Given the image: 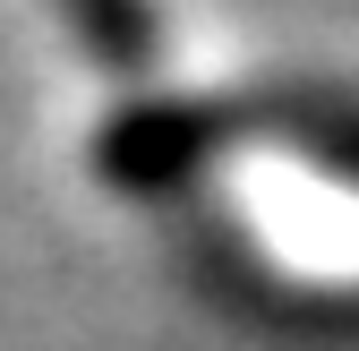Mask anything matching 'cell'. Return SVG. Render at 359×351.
<instances>
[{
  "instance_id": "cell-1",
  "label": "cell",
  "mask_w": 359,
  "mask_h": 351,
  "mask_svg": "<svg viewBox=\"0 0 359 351\" xmlns=\"http://www.w3.org/2000/svg\"><path fill=\"white\" fill-rule=\"evenodd\" d=\"M248 214L291 266L359 274V197L351 189H325L308 171H291V163H265V171H248Z\"/></svg>"
}]
</instances>
